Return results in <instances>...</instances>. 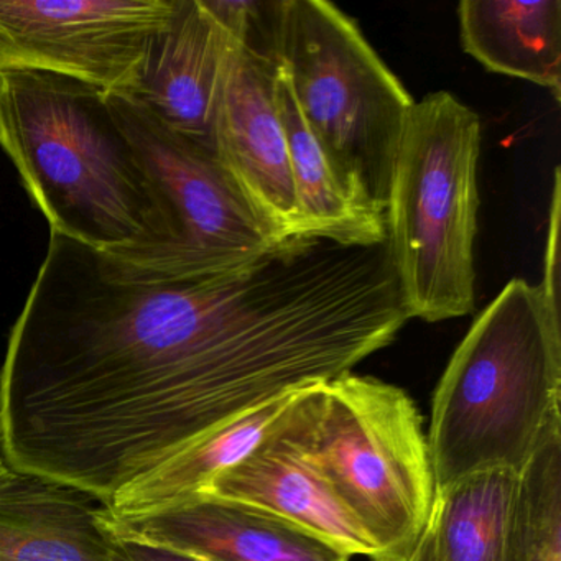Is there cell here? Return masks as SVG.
<instances>
[{"instance_id": "obj_1", "label": "cell", "mask_w": 561, "mask_h": 561, "mask_svg": "<svg viewBox=\"0 0 561 561\" xmlns=\"http://www.w3.org/2000/svg\"><path fill=\"white\" fill-rule=\"evenodd\" d=\"M386 244L294 239L165 278L50 234L0 369V456L107 507L236 416L353 373L407 321Z\"/></svg>"}, {"instance_id": "obj_2", "label": "cell", "mask_w": 561, "mask_h": 561, "mask_svg": "<svg viewBox=\"0 0 561 561\" xmlns=\"http://www.w3.org/2000/svg\"><path fill=\"white\" fill-rule=\"evenodd\" d=\"M0 149L50 234L139 271L169 245L165 206L100 88L41 71L0 75Z\"/></svg>"}, {"instance_id": "obj_3", "label": "cell", "mask_w": 561, "mask_h": 561, "mask_svg": "<svg viewBox=\"0 0 561 561\" xmlns=\"http://www.w3.org/2000/svg\"><path fill=\"white\" fill-rule=\"evenodd\" d=\"M560 307L508 282L453 353L426 435L436 491L485 469L522 472L561 432Z\"/></svg>"}, {"instance_id": "obj_4", "label": "cell", "mask_w": 561, "mask_h": 561, "mask_svg": "<svg viewBox=\"0 0 561 561\" xmlns=\"http://www.w3.org/2000/svg\"><path fill=\"white\" fill-rule=\"evenodd\" d=\"M290 420L301 448L370 541L369 561L409 560L436 494L412 397L347 373L295 393Z\"/></svg>"}, {"instance_id": "obj_5", "label": "cell", "mask_w": 561, "mask_h": 561, "mask_svg": "<svg viewBox=\"0 0 561 561\" xmlns=\"http://www.w3.org/2000/svg\"><path fill=\"white\" fill-rule=\"evenodd\" d=\"M481 119L448 91L413 104L386 209V244L409 318L474 311Z\"/></svg>"}, {"instance_id": "obj_6", "label": "cell", "mask_w": 561, "mask_h": 561, "mask_svg": "<svg viewBox=\"0 0 561 561\" xmlns=\"http://www.w3.org/2000/svg\"><path fill=\"white\" fill-rule=\"evenodd\" d=\"M275 58L305 123L351 192L383 213L415 101L356 22L323 0H280Z\"/></svg>"}, {"instance_id": "obj_7", "label": "cell", "mask_w": 561, "mask_h": 561, "mask_svg": "<svg viewBox=\"0 0 561 561\" xmlns=\"http://www.w3.org/2000/svg\"><path fill=\"white\" fill-rule=\"evenodd\" d=\"M107 98L169 218V245L144 272L165 278L238 274L282 245L209 147L176 133L129 94Z\"/></svg>"}, {"instance_id": "obj_8", "label": "cell", "mask_w": 561, "mask_h": 561, "mask_svg": "<svg viewBox=\"0 0 561 561\" xmlns=\"http://www.w3.org/2000/svg\"><path fill=\"white\" fill-rule=\"evenodd\" d=\"M179 0H0V75L41 71L130 94Z\"/></svg>"}, {"instance_id": "obj_9", "label": "cell", "mask_w": 561, "mask_h": 561, "mask_svg": "<svg viewBox=\"0 0 561 561\" xmlns=\"http://www.w3.org/2000/svg\"><path fill=\"white\" fill-rule=\"evenodd\" d=\"M275 73L277 61L234 41L216 101L213 150L275 242L285 244L310 238L298 209L287 136L275 100Z\"/></svg>"}, {"instance_id": "obj_10", "label": "cell", "mask_w": 561, "mask_h": 561, "mask_svg": "<svg viewBox=\"0 0 561 561\" xmlns=\"http://www.w3.org/2000/svg\"><path fill=\"white\" fill-rule=\"evenodd\" d=\"M114 534L203 561H350L333 545L261 508L195 495L134 517L114 518Z\"/></svg>"}, {"instance_id": "obj_11", "label": "cell", "mask_w": 561, "mask_h": 561, "mask_svg": "<svg viewBox=\"0 0 561 561\" xmlns=\"http://www.w3.org/2000/svg\"><path fill=\"white\" fill-rule=\"evenodd\" d=\"M290 403L257 446L216 476L199 495L261 508L333 545L346 557L370 558L373 547L363 528L337 501L298 443Z\"/></svg>"}, {"instance_id": "obj_12", "label": "cell", "mask_w": 561, "mask_h": 561, "mask_svg": "<svg viewBox=\"0 0 561 561\" xmlns=\"http://www.w3.org/2000/svg\"><path fill=\"white\" fill-rule=\"evenodd\" d=\"M232 44L205 0H179L172 21L153 38L129 96L176 133L213 150L216 101Z\"/></svg>"}, {"instance_id": "obj_13", "label": "cell", "mask_w": 561, "mask_h": 561, "mask_svg": "<svg viewBox=\"0 0 561 561\" xmlns=\"http://www.w3.org/2000/svg\"><path fill=\"white\" fill-rule=\"evenodd\" d=\"M104 505L0 456V561H110Z\"/></svg>"}, {"instance_id": "obj_14", "label": "cell", "mask_w": 561, "mask_h": 561, "mask_svg": "<svg viewBox=\"0 0 561 561\" xmlns=\"http://www.w3.org/2000/svg\"><path fill=\"white\" fill-rule=\"evenodd\" d=\"M459 34L485 70L530 81L561 96L560 0H462Z\"/></svg>"}, {"instance_id": "obj_15", "label": "cell", "mask_w": 561, "mask_h": 561, "mask_svg": "<svg viewBox=\"0 0 561 561\" xmlns=\"http://www.w3.org/2000/svg\"><path fill=\"white\" fill-rule=\"evenodd\" d=\"M275 100L287 136L298 209L308 238L363 248L386 244V216L347 188L305 123L278 64Z\"/></svg>"}, {"instance_id": "obj_16", "label": "cell", "mask_w": 561, "mask_h": 561, "mask_svg": "<svg viewBox=\"0 0 561 561\" xmlns=\"http://www.w3.org/2000/svg\"><path fill=\"white\" fill-rule=\"evenodd\" d=\"M520 472L485 469L438 489L430 515L436 561H515Z\"/></svg>"}, {"instance_id": "obj_17", "label": "cell", "mask_w": 561, "mask_h": 561, "mask_svg": "<svg viewBox=\"0 0 561 561\" xmlns=\"http://www.w3.org/2000/svg\"><path fill=\"white\" fill-rule=\"evenodd\" d=\"M295 393L255 407L206 433L119 492L104 507L107 514L114 518L134 517L202 494L216 476L241 461L257 446L272 423L287 409Z\"/></svg>"}, {"instance_id": "obj_18", "label": "cell", "mask_w": 561, "mask_h": 561, "mask_svg": "<svg viewBox=\"0 0 561 561\" xmlns=\"http://www.w3.org/2000/svg\"><path fill=\"white\" fill-rule=\"evenodd\" d=\"M515 561H561V432L522 469Z\"/></svg>"}, {"instance_id": "obj_19", "label": "cell", "mask_w": 561, "mask_h": 561, "mask_svg": "<svg viewBox=\"0 0 561 561\" xmlns=\"http://www.w3.org/2000/svg\"><path fill=\"white\" fill-rule=\"evenodd\" d=\"M560 169L554 170L553 193H551L550 219H548L545 274L540 288L551 304L560 307Z\"/></svg>"}, {"instance_id": "obj_20", "label": "cell", "mask_w": 561, "mask_h": 561, "mask_svg": "<svg viewBox=\"0 0 561 561\" xmlns=\"http://www.w3.org/2000/svg\"><path fill=\"white\" fill-rule=\"evenodd\" d=\"M106 520V518H104ZM111 528V527H110ZM114 534V531H113ZM110 561H203L170 548L157 547V545L144 543L134 538L121 537L114 534L113 547H111Z\"/></svg>"}, {"instance_id": "obj_21", "label": "cell", "mask_w": 561, "mask_h": 561, "mask_svg": "<svg viewBox=\"0 0 561 561\" xmlns=\"http://www.w3.org/2000/svg\"><path fill=\"white\" fill-rule=\"evenodd\" d=\"M407 561H436L435 548H433L432 535H430L428 528H426L423 537L420 538L412 557Z\"/></svg>"}]
</instances>
